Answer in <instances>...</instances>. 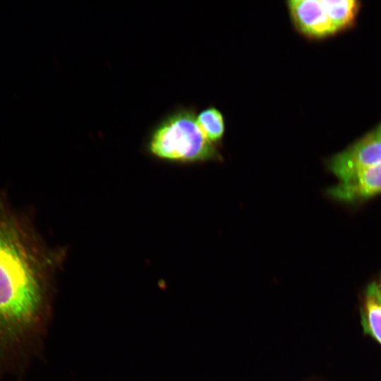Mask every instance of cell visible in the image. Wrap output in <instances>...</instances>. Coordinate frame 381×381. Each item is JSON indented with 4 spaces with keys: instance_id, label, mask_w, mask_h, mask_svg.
I'll return each mask as SVG.
<instances>
[{
    "instance_id": "6",
    "label": "cell",
    "mask_w": 381,
    "mask_h": 381,
    "mask_svg": "<svg viewBox=\"0 0 381 381\" xmlns=\"http://www.w3.org/2000/svg\"><path fill=\"white\" fill-rule=\"evenodd\" d=\"M363 323L367 332L381 344V296L376 282L370 283L365 293Z\"/></svg>"
},
{
    "instance_id": "7",
    "label": "cell",
    "mask_w": 381,
    "mask_h": 381,
    "mask_svg": "<svg viewBox=\"0 0 381 381\" xmlns=\"http://www.w3.org/2000/svg\"><path fill=\"white\" fill-rule=\"evenodd\" d=\"M322 1L329 18L338 31L353 23L359 7L358 1L354 0Z\"/></svg>"
},
{
    "instance_id": "5",
    "label": "cell",
    "mask_w": 381,
    "mask_h": 381,
    "mask_svg": "<svg viewBox=\"0 0 381 381\" xmlns=\"http://www.w3.org/2000/svg\"><path fill=\"white\" fill-rule=\"evenodd\" d=\"M328 195L344 202H355L381 193V164L365 169L327 190Z\"/></svg>"
},
{
    "instance_id": "4",
    "label": "cell",
    "mask_w": 381,
    "mask_h": 381,
    "mask_svg": "<svg viewBox=\"0 0 381 381\" xmlns=\"http://www.w3.org/2000/svg\"><path fill=\"white\" fill-rule=\"evenodd\" d=\"M287 6L296 28L308 37L320 38L338 31L322 0H291Z\"/></svg>"
},
{
    "instance_id": "1",
    "label": "cell",
    "mask_w": 381,
    "mask_h": 381,
    "mask_svg": "<svg viewBox=\"0 0 381 381\" xmlns=\"http://www.w3.org/2000/svg\"><path fill=\"white\" fill-rule=\"evenodd\" d=\"M59 254L43 241L28 214L0 192V381L22 380L42 355Z\"/></svg>"
},
{
    "instance_id": "3",
    "label": "cell",
    "mask_w": 381,
    "mask_h": 381,
    "mask_svg": "<svg viewBox=\"0 0 381 381\" xmlns=\"http://www.w3.org/2000/svg\"><path fill=\"white\" fill-rule=\"evenodd\" d=\"M381 164V135L375 131L335 154L327 163L329 171L344 181L357 174Z\"/></svg>"
},
{
    "instance_id": "8",
    "label": "cell",
    "mask_w": 381,
    "mask_h": 381,
    "mask_svg": "<svg viewBox=\"0 0 381 381\" xmlns=\"http://www.w3.org/2000/svg\"><path fill=\"white\" fill-rule=\"evenodd\" d=\"M197 123L205 136L212 143L220 140L224 133V121L222 113L209 107L197 115Z\"/></svg>"
},
{
    "instance_id": "9",
    "label": "cell",
    "mask_w": 381,
    "mask_h": 381,
    "mask_svg": "<svg viewBox=\"0 0 381 381\" xmlns=\"http://www.w3.org/2000/svg\"><path fill=\"white\" fill-rule=\"evenodd\" d=\"M377 134L381 135V124L375 129L374 130Z\"/></svg>"
},
{
    "instance_id": "2",
    "label": "cell",
    "mask_w": 381,
    "mask_h": 381,
    "mask_svg": "<svg viewBox=\"0 0 381 381\" xmlns=\"http://www.w3.org/2000/svg\"><path fill=\"white\" fill-rule=\"evenodd\" d=\"M197 115L190 110L176 112L162 121L151 134L148 149L154 156L180 162L219 158L214 143L202 133Z\"/></svg>"
},
{
    "instance_id": "10",
    "label": "cell",
    "mask_w": 381,
    "mask_h": 381,
    "mask_svg": "<svg viewBox=\"0 0 381 381\" xmlns=\"http://www.w3.org/2000/svg\"><path fill=\"white\" fill-rule=\"evenodd\" d=\"M377 283H378L379 290H380V296H381V282H377Z\"/></svg>"
}]
</instances>
